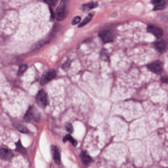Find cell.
<instances>
[{
	"label": "cell",
	"mask_w": 168,
	"mask_h": 168,
	"mask_svg": "<svg viewBox=\"0 0 168 168\" xmlns=\"http://www.w3.org/2000/svg\"><path fill=\"white\" fill-rule=\"evenodd\" d=\"M40 114L39 112L34 107H31L25 116L24 120L27 122H30L33 120L36 122H38L40 120Z\"/></svg>",
	"instance_id": "7a4b0ae2"
},
{
	"label": "cell",
	"mask_w": 168,
	"mask_h": 168,
	"mask_svg": "<svg viewBox=\"0 0 168 168\" xmlns=\"http://www.w3.org/2000/svg\"><path fill=\"white\" fill-rule=\"evenodd\" d=\"M56 76V73L54 70H50L48 71L43 74L41 79H40V84L41 85H45L49 83L50 81L52 80Z\"/></svg>",
	"instance_id": "8992f818"
},
{
	"label": "cell",
	"mask_w": 168,
	"mask_h": 168,
	"mask_svg": "<svg viewBox=\"0 0 168 168\" xmlns=\"http://www.w3.org/2000/svg\"><path fill=\"white\" fill-rule=\"evenodd\" d=\"M18 128V130L21 131V132H23V133H28V130L27 128L24 127V126L21 125H18V127H17Z\"/></svg>",
	"instance_id": "d6986e66"
},
{
	"label": "cell",
	"mask_w": 168,
	"mask_h": 168,
	"mask_svg": "<svg viewBox=\"0 0 168 168\" xmlns=\"http://www.w3.org/2000/svg\"><path fill=\"white\" fill-rule=\"evenodd\" d=\"M98 4L96 3H86L83 5V8L84 10H90L91 9L95 8L97 7Z\"/></svg>",
	"instance_id": "4fadbf2b"
},
{
	"label": "cell",
	"mask_w": 168,
	"mask_h": 168,
	"mask_svg": "<svg viewBox=\"0 0 168 168\" xmlns=\"http://www.w3.org/2000/svg\"><path fill=\"white\" fill-rule=\"evenodd\" d=\"M16 150L18 151L21 152V153H25L26 152V150L25 149L24 147L22 146L21 145V143L20 141H18V143H16Z\"/></svg>",
	"instance_id": "2e32d148"
},
{
	"label": "cell",
	"mask_w": 168,
	"mask_h": 168,
	"mask_svg": "<svg viewBox=\"0 0 168 168\" xmlns=\"http://www.w3.org/2000/svg\"><path fill=\"white\" fill-rule=\"evenodd\" d=\"M13 152L8 149L2 148L0 150V156L3 160H10L13 157Z\"/></svg>",
	"instance_id": "ba28073f"
},
{
	"label": "cell",
	"mask_w": 168,
	"mask_h": 168,
	"mask_svg": "<svg viewBox=\"0 0 168 168\" xmlns=\"http://www.w3.org/2000/svg\"><path fill=\"white\" fill-rule=\"evenodd\" d=\"M68 1L62 0L56 10V19L58 21H62L67 17L68 12Z\"/></svg>",
	"instance_id": "6da1fadb"
},
{
	"label": "cell",
	"mask_w": 168,
	"mask_h": 168,
	"mask_svg": "<svg viewBox=\"0 0 168 168\" xmlns=\"http://www.w3.org/2000/svg\"><path fill=\"white\" fill-rule=\"evenodd\" d=\"M99 37L105 43H110L114 39V35L113 32L109 30H105L99 33Z\"/></svg>",
	"instance_id": "277c9868"
},
{
	"label": "cell",
	"mask_w": 168,
	"mask_h": 168,
	"mask_svg": "<svg viewBox=\"0 0 168 168\" xmlns=\"http://www.w3.org/2000/svg\"><path fill=\"white\" fill-rule=\"evenodd\" d=\"M46 3L52 7H55L58 3V0H43Z\"/></svg>",
	"instance_id": "e0dca14e"
},
{
	"label": "cell",
	"mask_w": 168,
	"mask_h": 168,
	"mask_svg": "<svg viewBox=\"0 0 168 168\" xmlns=\"http://www.w3.org/2000/svg\"><path fill=\"white\" fill-rule=\"evenodd\" d=\"M155 10H161L165 7V0H152Z\"/></svg>",
	"instance_id": "30bf717a"
},
{
	"label": "cell",
	"mask_w": 168,
	"mask_h": 168,
	"mask_svg": "<svg viewBox=\"0 0 168 168\" xmlns=\"http://www.w3.org/2000/svg\"><path fill=\"white\" fill-rule=\"evenodd\" d=\"M65 128H66V130L67 131V132H69L70 133H72L73 132V127H72V125L70 123H67L66 126H65Z\"/></svg>",
	"instance_id": "ffe728a7"
},
{
	"label": "cell",
	"mask_w": 168,
	"mask_h": 168,
	"mask_svg": "<svg viewBox=\"0 0 168 168\" xmlns=\"http://www.w3.org/2000/svg\"><path fill=\"white\" fill-rule=\"evenodd\" d=\"M149 71L156 74H160L163 71V65L159 61H155L147 65Z\"/></svg>",
	"instance_id": "5b68a950"
},
{
	"label": "cell",
	"mask_w": 168,
	"mask_h": 168,
	"mask_svg": "<svg viewBox=\"0 0 168 168\" xmlns=\"http://www.w3.org/2000/svg\"><path fill=\"white\" fill-rule=\"evenodd\" d=\"M81 159L84 165H88L89 163H91L92 160L91 157L90 155L86 151H82L80 154Z\"/></svg>",
	"instance_id": "8fae6325"
},
{
	"label": "cell",
	"mask_w": 168,
	"mask_h": 168,
	"mask_svg": "<svg viewBox=\"0 0 168 168\" xmlns=\"http://www.w3.org/2000/svg\"><path fill=\"white\" fill-rule=\"evenodd\" d=\"M155 48H156L157 50L160 52L163 51L165 50V43L163 41H157L155 43Z\"/></svg>",
	"instance_id": "7c38bea8"
},
{
	"label": "cell",
	"mask_w": 168,
	"mask_h": 168,
	"mask_svg": "<svg viewBox=\"0 0 168 168\" xmlns=\"http://www.w3.org/2000/svg\"><path fill=\"white\" fill-rule=\"evenodd\" d=\"M70 61H67L66 62H65V63H64V64L62 65V68H63L64 70H67L68 69V68H69V65H70Z\"/></svg>",
	"instance_id": "7402d4cb"
},
{
	"label": "cell",
	"mask_w": 168,
	"mask_h": 168,
	"mask_svg": "<svg viewBox=\"0 0 168 168\" xmlns=\"http://www.w3.org/2000/svg\"><path fill=\"white\" fill-rule=\"evenodd\" d=\"M52 152L54 161L56 164L59 165L60 163V157L59 149L56 146H53L52 147Z\"/></svg>",
	"instance_id": "9c48e42d"
},
{
	"label": "cell",
	"mask_w": 168,
	"mask_h": 168,
	"mask_svg": "<svg viewBox=\"0 0 168 168\" xmlns=\"http://www.w3.org/2000/svg\"><path fill=\"white\" fill-rule=\"evenodd\" d=\"M81 20V17H76L73 18L72 20V25H76L78 23H79Z\"/></svg>",
	"instance_id": "44dd1931"
},
{
	"label": "cell",
	"mask_w": 168,
	"mask_h": 168,
	"mask_svg": "<svg viewBox=\"0 0 168 168\" xmlns=\"http://www.w3.org/2000/svg\"><path fill=\"white\" fill-rule=\"evenodd\" d=\"M36 102L39 107L42 108H45L48 104L47 95L43 89L38 93L36 96Z\"/></svg>",
	"instance_id": "3957f363"
},
{
	"label": "cell",
	"mask_w": 168,
	"mask_h": 168,
	"mask_svg": "<svg viewBox=\"0 0 168 168\" xmlns=\"http://www.w3.org/2000/svg\"><path fill=\"white\" fill-rule=\"evenodd\" d=\"M93 15L91 13H90L88 15H87L86 17L84 19L83 21L80 23L79 27H82L86 25L87 23H88V22H90L91 21V19L93 18Z\"/></svg>",
	"instance_id": "5bb4252c"
},
{
	"label": "cell",
	"mask_w": 168,
	"mask_h": 168,
	"mask_svg": "<svg viewBox=\"0 0 168 168\" xmlns=\"http://www.w3.org/2000/svg\"><path fill=\"white\" fill-rule=\"evenodd\" d=\"M27 69V65H21L20 67L19 70H18V74L21 75V74H22L23 73H24L25 71Z\"/></svg>",
	"instance_id": "ac0fdd59"
},
{
	"label": "cell",
	"mask_w": 168,
	"mask_h": 168,
	"mask_svg": "<svg viewBox=\"0 0 168 168\" xmlns=\"http://www.w3.org/2000/svg\"><path fill=\"white\" fill-rule=\"evenodd\" d=\"M147 30L149 33H151L157 39H159L163 35V31L161 28L155 25H149Z\"/></svg>",
	"instance_id": "52a82bcc"
},
{
	"label": "cell",
	"mask_w": 168,
	"mask_h": 168,
	"mask_svg": "<svg viewBox=\"0 0 168 168\" xmlns=\"http://www.w3.org/2000/svg\"><path fill=\"white\" fill-rule=\"evenodd\" d=\"M67 140H69L70 141L71 143H72V145H74V146H76L77 145V143L76 140L74 139L72 137H71V136L69 135H67L65 137H64V142H65Z\"/></svg>",
	"instance_id": "9a60e30c"
}]
</instances>
